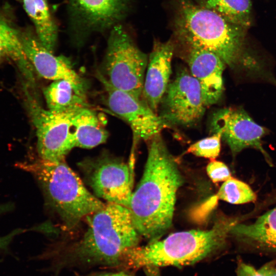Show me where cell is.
<instances>
[{
    "label": "cell",
    "instance_id": "cell-1",
    "mask_svg": "<svg viewBox=\"0 0 276 276\" xmlns=\"http://www.w3.org/2000/svg\"><path fill=\"white\" fill-rule=\"evenodd\" d=\"M148 141L144 173L128 209L138 233L150 243L159 240L171 226L183 179L160 133Z\"/></svg>",
    "mask_w": 276,
    "mask_h": 276
},
{
    "label": "cell",
    "instance_id": "cell-2",
    "mask_svg": "<svg viewBox=\"0 0 276 276\" xmlns=\"http://www.w3.org/2000/svg\"><path fill=\"white\" fill-rule=\"evenodd\" d=\"M177 34L187 45L218 56L232 70L272 82L274 77L247 49V29L190 0H179L176 15Z\"/></svg>",
    "mask_w": 276,
    "mask_h": 276
},
{
    "label": "cell",
    "instance_id": "cell-3",
    "mask_svg": "<svg viewBox=\"0 0 276 276\" xmlns=\"http://www.w3.org/2000/svg\"><path fill=\"white\" fill-rule=\"evenodd\" d=\"M83 237L53 258V270L102 266L117 267L123 252L137 246L140 235L128 208L109 203L87 216Z\"/></svg>",
    "mask_w": 276,
    "mask_h": 276
},
{
    "label": "cell",
    "instance_id": "cell-4",
    "mask_svg": "<svg viewBox=\"0 0 276 276\" xmlns=\"http://www.w3.org/2000/svg\"><path fill=\"white\" fill-rule=\"evenodd\" d=\"M235 219H223L208 230L171 234L162 240L125 250L118 267L137 269L147 266L181 267L193 264L214 254L224 245Z\"/></svg>",
    "mask_w": 276,
    "mask_h": 276
},
{
    "label": "cell",
    "instance_id": "cell-5",
    "mask_svg": "<svg viewBox=\"0 0 276 276\" xmlns=\"http://www.w3.org/2000/svg\"><path fill=\"white\" fill-rule=\"evenodd\" d=\"M21 167L31 172L41 186L47 198L68 229L84 217L105 205L91 194L80 177L64 160L40 159Z\"/></svg>",
    "mask_w": 276,
    "mask_h": 276
},
{
    "label": "cell",
    "instance_id": "cell-6",
    "mask_svg": "<svg viewBox=\"0 0 276 276\" xmlns=\"http://www.w3.org/2000/svg\"><path fill=\"white\" fill-rule=\"evenodd\" d=\"M147 63L146 54L122 24L109 31L103 66L104 77L111 85L142 100Z\"/></svg>",
    "mask_w": 276,
    "mask_h": 276
},
{
    "label": "cell",
    "instance_id": "cell-7",
    "mask_svg": "<svg viewBox=\"0 0 276 276\" xmlns=\"http://www.w3.org/2000/svg\"><path fill=\"white\" fill-rule=\"evenodd\" d=\"M129 0H64L67 33L80 46L93 35L109 32L122 24L129 10Z\"/></svg>",
    "mask_w": 276,
    "mask_h": 276
},
{
    "label": "cell",
    "instance_id": "cell-8",
    "mask_svg": "<svg viewBox=\"0 0 276 276\" xmlns=\"http://www.w3.org/2000/svg\"><path fill=\"white\" fill-rule=\"evenodd\" d=\"M24 90L26 106L36 129L40 158L51 162L64 160L75 147L72 119L76 111L56 112L45 109L28 87Z\"/></svg>",
    "mask_w": 276,
    "mask_h": 276
},
{
    "label": "cell",
    "instance_id": "cell-9",
    "mask_svg": "<svg viewBox=\"0 0 276 276\" xmlns=\"http://www.w3.org/2000/svg\"><path fill=\"white\" fill-rule=\"evenodd\" d=\"M160 104L162 111L159 116L171 126L195 125L206 107L198 81L187 69L180 70L169 83Z\"/></svg>",
    "mask_w": 276,
    "mask_h": 276
},
{
    "label": "cell",
    "instance_id": "cell-10",
    "mask_svg": "<svg viewBox=\"0 0 276 276\" xmlns=\"http://www.w3.org/2000/svg\"><path fill=\"white\" fill-rule=\"evenodd\" d=\"M83 165L86 180L97 196L129 208L133 178V170L129 166L107 155Z\"/></svg>",
    "mask_w": 276,
    "mask_h": 276
},
{
    "label": "cell",
    "instance_id": "cell-11",
    "mask_svg": "<svg viewBox=\"0 0 276 276\" xmlns=\"http://www.w3.org/2000/svg\"><path fill=\"white\" fill-rule=\"evenodd\" d=\"M98 78L105 89L108 107L131 127L134 144L141 140L148 141L171 126L142 100L114 87L101 74Z\"/></svg>",
    "mask_w": 276,
    "mask_h": 276
},
{
    "label": "cell",
    "instance_id": "cell-12",
    "mask_svg": "<svg viewBox=\"0 0 276 276\" xmlns=\"http://www.w3.org/2000/svg\"><path fill=\"white\" fill-rule=\"evenodd\" d=\"M211 133L219 132L233 156L242 150H259L269 162V157L262 145L261 139L268 130L257 124L242 108H224L216 111L210 122Z\"/></svg>",
    "mask_w": 276,
    "mask_h": 276
},
{
    "label": "cell",
    "instance_id": "cell-13",
    "mask_svg": "<svg viewBox=\"0 0 276 276\" xmlns=\"http://www.w3.org/2000/svg\"><path fill=\"white\" fill-rule=\"evenodd\" d=\"M25 53L35 72L46 79L65 80L79 86H85L83 79L63 57L57 56L40 42L36 33L30 29L20 32Z\"/></svg>",
    "mask_w": 276,
    "mask_h": 276
},
{
    "label": "cell",
    "instance_id": "cell-14",
    "mask_svg": "<svg viewBox=\"0 0 276 276\" xmlns=\"http://www.w3.org/2000/svg\"><path fill=\"white\" fill-rule=\"evenodd\" d=\"M186 61L191 74L198 81L205 106L217 103L224 90L223 72L225 64L216 54L188 45Z\"/></svg>",
    "mask_w": 276,
    "mask_h": 276
},
{
    "label": "cell",
    "instance_id": "cell-15",
    "mask_svg": "<svg viewBox=\"0 0 276 276\" xmlns=\"http://www.w3.org/2000/svg\"><path fill=\"white\" fill-rule=\"evenodd\" d=\"M174 47L170 40L154 41L148 59L142 99L156 113L170 83Z\"/></svg>",
    "mask_w": 276,
    "mask_h": 276
},
{
    "label": "cell",
    "instance_id": "cell-16",
    "mask_svg": "<svg viewBox=\"0 0 276 276\" xmlns=\"http://www.w3.org/2000/svg\"><path fill=\"white\" fill-rule=\"evenodd\" d=\"M230 234L256 247L276 252V207L251 223H236Z\"/></svg>",
    "mask_w": 276,
    "mask_h": 276
},
{
    "label": "cell",
    "instance_id": "cell-17",
    "mask_svg": "<svg viewBox=\"0 0 276 276\" xmlns=\"http://www.w3.org/2000/svg\"><path fill=\"white\" fill-rule=\"evenodd\" d=\"M47 109L56 112H73L88 107L86 86L68 81H53L43 90Z\"/></svg>",
    "mask_w": 276,
    "mask_h": 276
},
{
    "label": "cell",
    "instance_id": "cell-18",
    "mask_svg": "<svg viewBox=\"0 0 276 276\" xmlns=\"http://www.w3.org/2000/svg\"><path fill=\"white\" fill-rule=\"evenodd\" d=\"M72 125L75 147L92 148L105 142L108 138L104 119L89 107L74 113Z\"/></svg>",
    "mask_w": 276,
    "mask_h": 276
},
{
    "label": "cell",
    "instance_id": "cell-19",
    "mask_svg": "<svg viewBox=\"0 0 276 276\" xmlns=\"http://www.w3.org/2000/svg\"><path fill=\"white\" fill-rule=\"evenodd\" d=\"M5 59L15 63L27 81V86L30 88L35 86V72L25 53L20 32L0 16V60Z\"/></svg>",
    "mask_w": 276,
    "mask_h": 276
},
{
    "label": "cell",
    "instance_id": "cell-20",
    "mask_svg": "<svg viewBox=\"0 0 276 276\" xmlns=\"http://www.w3.org/2000/svg\"><path fill=\"white\" fill-rule=\"evenodd\" d=\"M33 22L35 33L41 43L53 52L57 45L58 27L47 0H21Z\"/></svg>",
    "mask_w": 276,
    "mask_h": 276
},
{
    "label": "cell",
    "instance_id": "cell-21",
    "mask_svg": "<svg viewBox=\"0 0 276 276\" xmlns=\"http://www.w3.org/2000/svg\"><path fill=\"white\" fill-rule=\"evenodd\" d=\"M203 6L246 29L251 24L250 0H203Z\"/></svg>",
    "mask_w": 276,
    "mask_h": 276
},
{
    "label": "cell",
    "instance_id": "cell-22",
    "mask_svg": "<svg viewBox=\"0 0 276 276\" xmlns=\"http://www.w3.org/2000/svg\"><path fill=\"white\" fill-rule=\"evenodd\" d=\"M217 196L220 199L232 204H243L254 201L256 195L246 183L231 177L224 181Z\"/></svg>",
    "mask_w": 276,
    "mask_h": 276
},
{
    "label": "cell",
    "instance_id": "cell-23",
    "mask_svg": "<svg viewBox=\"0 0 276 276\" xmlns=\"http://www.w3.org/2000/svg\"><path fill=\"white\" fill-rule=\"evenodd\" d=\"M221 139L220 132L213 133L212 135L199 140L190 145L186 153L214 159L220 153Z\"/></svg>",
    "mask_w": 276,
    "mask_h": 276
},
{
    "label": "cell",
    "instance_id": "cell-24",
    "mask_svg": "<svg viewBox=\"0 0 276 276\" xmlns=\"http://www.w3.org/2000/svg\"><path fill=\"white\" fill-rule=\"evenodd\" d=\"M206 172L214 183L225 181L232 177L227 166L223 162L219 161L210 162L207 166Z\"/></svg>",
    "mask_w": 276,
    "mask_h": 276
},
{
    "label": "cell",
    "instance_id": "cell-25",
    "mask_svg": "<svg viewBox=\"0 0 276 276\" xmlns=\"http://www.w3.org/2000/svg\"><path fill=\"white\" fill-rule=\"evenodd\" d=\"M236 276H266L261 267L257 269L243 262H239L236 269Z\"/></svg>",
    "mask_w": 276,
    "mask_h": 276
},
{
    "label": "cell",
    "instance_id": "cell-26",
    "mask_svg": "<svg viewBox=\"0 0 276 276\" xmlns=\"http://www.w3.org/2000/svg\"><path fill=\"white\" fill-rule=\"evenodd\" d=\"M19 233V230L14 231L5 236L0 237V249H6L13 238Z\"/></svg>",
    "mask_w": 276,
    "mask_h": 276
},
{
    "label": "cell",
    "instance_id": "cell-27",
    "mask_svg": "<svg viewBox=\"0 0 276 276\" xmlns=\"http://www.w3.org/2000/svg\"><path fill=\"white\" fill-rule=\"evenodd\" d=\"M86 276H134L132 273L125 270L115 272H97L88 274Z\"/></svg>",
    "mask_w": 276,
    "mask_h": 276
},
{
    "label": "cell",
    "instance_id": "cell-28",
    "mask_svg": "<svg viewBox=\"0 0 276 276\" xmlns=\"http://www.w3.org/2000/svg\"><path fill=\"white\" fill-rule=\"evenodd\" d=\"M266 276H276V263H267L262 267Z\"/></svg>",
    "mask_w": 276,
    "mask_h": 276
},
{
    "label": "cell",
    "instance_id": "cell-29",
    "mask_svg": "<svg viewBox=\"0 0 276 276\" xmlns=\"http://www.w3.org/2000/svg\"><path fill=\"white\" fill-rule=\"evenodd\" d=\"M146 276H161L158 267L147 266L143 268Z\"/></svg>",
    "mask_w": 276,
    "mask_h": 276
},
{
    "label": "cell",
    "instance_id": "cell-30",
    "mask_svg": "<svg viewBox=\"0 0 276 276\" xmlns=\"http://www.w3.org/2000/svg\"><path fill=\"white\" fill-rule=\"evenodd\" d=\"M18 1H21V0H18Z\"/></svg>",
    "mask_w": 276,
    "mask_h": 276
}]
</instances>
